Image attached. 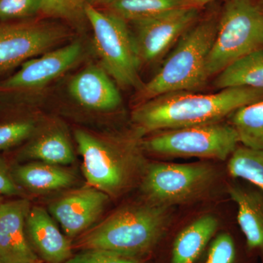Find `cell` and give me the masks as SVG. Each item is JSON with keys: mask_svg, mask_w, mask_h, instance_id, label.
Here are the masks:
<instances>
[{"mask_svg": "<svg viewBox=\"0 0 263 263\" xmlns=\"http://www.w3.org/2000/svg\"><path fill=\"white\" fill-rule=\"evenodd\" d=\"M72 136L87 184L117 197L141 182L147 165L144 136L136 128L116 130L76 126Z\"/></svg>", "mask_w": 263, "mask_h": 263, "instance_id": "6da1fadb", "label": "cell"}, {"mask_svg": "<svg viewBox=\"0 0 263 263\" xmlns=\"http://www.w3.org/2000/svg\"><path fill=\"white\" fill-rule=\"evenodd\" d=\"M263 100V89L230 88L213 94L166 93L134 105L133 127L143 136L164 129L220 122L238 108Z\"/></svg>", "mask_w": 263, "mask_h": 263, "instance_id": "7a4b0ae2", "label": "cell"}, {"mask_svg": "<svg viewBox=\"0 0 263 263\" xmlns=\"http://www.w3.org/2000/svg\"><path fill=\"white\" fill-rule=\"evenodd\" d=\"M170 221V208L145 200L127 205L77 237L72 249L110 251L141 259L163 238Z\"/></svg>", "mask_w": 263, "mask_h": 263, "instance_id": "3957f363", "label": "cell"}, {"mask_svg": "<svg viewBox=\"0 0 263 263\" xmlns=\"http://www.w3.org/2000/svg\"><path fill=\"white\" fill-rule=\"evenodd\" d=\"M79 36L65 46L24 62L0 81V105L45 110L58 85L89 60L90 42Z\"/></svg>", "mask_w": 263, "mask_h": 263, "instance_id": "277c9868", "label": "cell"}, {"mask_svg": "<svg viewBox=\"0 0 263 263\" xmlns=\"http://www.w3.org/2000/svg\"><path fill=\"white\" fill-rule=\"evenodd\" d=\"M219 19L209 17L184 32L155 76L137 91L135 105L179 91H194L208 79L206 62L217 32Z\"/></svg>", "mask_w": 263, "mask_h": 263, "instance_id": "5b68a950", "label": "cell"}, {"mask_svg": "<svg viewBox=\"0 0 263 263\" xmlns=\"http://www.w3.org/2000/svg\"><path fill=\"white\" fill-rule=\"evenodd\" d=\"M86 15L91 31L90 48L95 61L119 88L138 91L141 66L128 23L106 10L86 4Z\"/></svg>", "mask_w": 263, "mask_h": 263, "instance_id": "8992f818", "label": "cell"}, {"mask_svg": "<svg viewBox=\"0 0 263 263\" xmlns=\"http://www.w3.org/2000/svg\"><path fill=\"white\" fill-rule=\"evenodd\" d=\"M119 87L94 60H86L60 82L48 100L58 115L107 117L122 108Z\"/></svg>", "mask_w": 263, "mask_h": 263, "instance_id": "52a82bcc", "label": "cell"}, {"mask_svg": "<svg viewBox=\"0 0 263 263\" xmlns=\"http://www.w3.org/2000/svg\"><path fill=\"white\" fill-rule=\"evenodd\" d=\"M263 49V8L252 0H230L219 19L206 62L208 79L238 59Z\"/></svg>", "mask_w": 263, "mask_h": 263, "instance_id": "ba28073f", "label": "cell"}, {"mask_svg": "<svg viewBox=\"0 0 263 263\" xmlns=\"http://www.w3.org/2000/svg\"><path fill=\"white\" fill-rule=\"evenodd\" d=\"M216 176L210 164L152 162L147 164L139 185L145 201L171 208L203 196Z\"/></svg>", "mask_w": 263, "mask_h": 263, "instance_id": "9c48e42d", "label": "cell"}, {"mask_svg": "<svg viewBox=\"0 0 263 263\" xmlns=\"http://www.w3.org/2000/svg\"><path fill=\"white\" fill-rule=\"evenodd\" d=\"M79 36L67 24L41 16L0 22V74L65 46Z\"/></svg>", "mask_w": 263, "mask_h": 263, "instance_id": "30bf717a", "label": "cell"}, {"mask_svg": "<svg viewBox=\"0 0 263 263\" xmlns=\"http://www.w3.org/2000/svg\"><path fill=\"white\" fill-rule=\"evenodd\" d=\"M234 128L220 122L164 129L145 136V152L156 156L226 160L238 146Z\"/></svg>", "mask_w": 263, "mask_h": 263, "instance_id": "8fae6325", "label": "cell"}, {"mask_svg": "<svg viewBox=\"0 0 263 263\" xmlns=\"http://www.w3.org/2000/svg\"><path fill=\"white\" fill-rule=\"evenodd\" d=\"M198 15V7L187 5L131 22L141 67L154 65L162 60L170 48L197 22Z\"/></svg>", "mask_w": 263, "mask_h": 263, "instance_id": "7c38bea8", "label": "cell"}, {"mask_svg": "<svg viewBox=\"0 0 263 263\" xmlns=\"http://www.w3.org/2000/svg\"><path fill=\"white\" fill-rule=\"evenodd\" d=\"M72 138L63 117L45 110L32 136L19 148L15 159L19 163L32 161L61 166L73 163Z\"/></svg>", "mask_w": 263, "mask_h": 263, "instance_id": "4fadbf2b", "label": "cell"}, {"mask_svg": "<svg viewBox=\"0 0 263 263\" xmlns=\"http://www.w3.org/2000/svg\"><path fill=\"white\" fill-rule=\"evenodd\" d=\"M110 197L86 185L70 190L51 202L48 212L59 222L66 236L76 238L89 230L103 214Z\"/></svg>", "mask_w": 263, "mask_h": 263, "instance_id": "5bb4252c", "label": "cell"}, {"mask_svg": "<svg viewBox=\"0 0 263 263\" xmlns=\"http://www.w3.org/2000/svg\"><path fill=\"white\" fill-rule=\"evenodd\" d=\"M32 205L27 197L5 201L0 207V260L32 263L39 259L29 245L26 219Z\"/></svg>", "mask_w": 263, "mask_h": 263, "instance_id": "9a60e30c", "label": "cell"}, {"mask_svg": "<svg viewBox=\"0 0 263 263\" xmlns=\"http://www.w3.org/2000/svg\"><path fill=\"white\" fill-rule=\"evenodd\" d=\"M26 233L29 245L42 260L64 263L72 257V243L43 207H31L26 219Z\"/></svg>", "mask_w": 263, "mask_h": 263, "instance_id": "2e32d148", "label": "cell"}, {"mask_svg": "<svg viewBox=\"0 0 263 263\" xmlns=\"http://www.w3.org/2000/svg\"><path fill=\"white\" fill-rule=\"evenodd\" d=\"M15 182L24 192L47 194L73 186L75 175L63 166L46 162H22L11 166Z\"/></svg>", "mask_w": 263, "mask_h": 263, "instance_id": "e0dca14e", "label": "cell"}, {"mask_svg": "<svg viewBox=\"0 0 263 263\" xmlns=\"http://www.w3.org/2000/svg\"><path fill=\"white\" fill-rule=\"evenodd\" d=\"M228 193L238 208L237 220L247 249L263 257V191L233 184Z\"/></svg>", "mask_w": 263, "mask_h": 263, "instance_id": "ac0fdd59", "label": "cell"}, {"mask_svg": "<svg viewBox=\"0 0 263 263\" xmlns=\"http://www.w3.org/2000/svg\"><path fill=\"white\" fill-rule=\"evenodd\" d=\"M219 227L215 216L206 214L193 221L178 234L173 245L171 263H195Z\"/></svg>", "mask_w": 263, "mask_h": 263, "instance_id": "d6986e66", "label": "cell"}, {"mask_svg": "<svg viewBox=\"0 0 263 263\" xmlns=\"http://www.w3.org/2000/svg\"><path fill=\"white\" fill-rule=\"evenodd\" d=\"M45 110L0 105V151L21 146L37 128Z\"/></svg>", "mask_w": 263, "mask_h": 263, "instance_id": "ffe728a7", "label": "cell"}, {"mask_svg": "<svg viewBox=\"0 0 263 263\" xmlns=\"http://www.w3.org/2000/svg\"><path fill=\"white\" fill-rule=\"evenodd\" d=\"M214 86L263 89V49L252 52L230 64L216 75Z\"/></svg>", "mask_w": 263, "mask_h": 263, "instance_id": "44dd1931", "label": "cell"}, {"mask_svg": "<svg viewBox=\"0 0 263 263\" xmlns=\"http://www.w3.org/2000/svg\"><path fill=\"white\" fill-rule=\"evenodd\" d=\"M229 117L242 146L263 151V100L241 107Z\"/></svg>", "mask_w": 263, "mask_h": 263, "instance_id": "7402d4cb", "label": "cell"}, {"mask_svg": "<svg viewBox=\"0 0 263 263\" xmlns=\"http://www.w3.org/2000/svg\"><path fill=\"white\" fill-rule=\"evenodd\" d=\"M187 5L189 0H114L105 10L131 23Z\"/></svg>", "mask_w": 263, "mask_h": 263, "instance_id": "603a6c76", "label": "cell"}, {"mask_svg": "<svg viewBox=\"0 0 263 263\" xmlns=\"http://www.w3.org/2000/svg\"><path fill=\"white\" fill-rule=\"evenodd\" d=\"M86 4V0H41L39 16L63 22L84 37L89 29Z\"/></svg>", "mask_w": 263, "mask_h": 263, "instance_id": "cb8c5ba5", "label": "cell"}, {"mask_svg": "<svg viewBox=\"0 0 263 263\" xmlns=\"http://www.w3.org/2000/svg\"><path fill=\"white\" fill-rule=\"evenodd\" d=\"M228 170L235 179L246 180L263 191V151L237 147L230 157Z\"/></svg>", "mask_w": 263, "mask_h": 263, "instance_id": "d4e9b609", "label": "cell"}, {"mask_svg": "<svg viewBox=\"0 0 263 263\" xmlns=\"http://www.w3.org/2000/svg\"><path fill=\"white\" fill-rule=\"evenodd\" d=\"M41 5V0H0V22L34 18Z\"/></svg>", "mask_w": 263, "mask_h": 263, "instance_id": "484cf974", "label": "cell"}, {"mask_svg": "<svg viewBox=\"0 0 263 263\" xmlns=\"http://www.w3.org/2000/svg\"><path fill=\"white\" fill-rule=\"evenodd\" d=\"M238 250L234 238L228 233H220L213 240L204 263H237Z\"/></svg>", "mask_w": 263, "mask_h": 263, "instance_id": "4316f807", "label": "cell"}, {"mask_svg": "<svg viewBox=\"0 0 263 263\" xmlns=\"http://www.w3.org/2000/svg\"><path fill=\"white\" fill-rule=\"evenodd\" d=\"M0 195L4 197H25V192L15 182L11 166L0 154Z\"/></svg>", "mask_w": 263, "mask_h": 263, "instance_id": "83f0119b", "label": "cell"}, {"mask_svg": "<svg viewBox=\"0 0 263 263\" xmlns=\"http://www.w3.org/2000/svg\"><path fill=\"white\" fill-rule=\"evenodd\" d=\"M91 263H143L141 259L105 250L83 251Z\"/></svg>", "mask_w": 263, "mask_h": 263, "instance_id": "f1b7e54d", "label": "cell"}, {"mask_svg": "<svg viewBox=\"0 0 263 263\" xmlns=\"http://www.w3.org/2000/svg\"><path fill=\"white\" fill-rule=\"evenodd\" d=\"M64 263H91L84 252H81L80 254L72 256L70 259H67Z\"/></svg>", "mask_w": 263, "mask_h": 263, "instance_id": "f546056e", "label": "cell"}, {"mask_svg": "<svg viewBox=\"0 0 263 263\" xmlns=\"http://www.w3.org/2000/svg\"><path fill=\"white\" fill-rule=\"evenodd\" d=\"M113 1L114 0H86L87 4L92 5V6L98 8H101L103 7L105 8Z\"/></svg>", "mask_w": 263, "mask_h": 263, "instance_id": "4dcf8cb0", "label": "cell"}, {"mask_svg": "<svg viewBox=\"0 0 263 263\" xmlns=\"http://www.w3.org/2000/svg\"><path fill=\"white\" fill-rule=\"evenodd\" d=\"M214 1H216V0H189V2L192 5L197 7L209 4V3H213Z\"/></svg>", "mask_w": 263, "mask_h": 263, "instance_id": "1f68e13d", "label": "cell"}, {"mask_svg": "<svg viewBox=\"0 0 263 263\" xmlns=\"http://www.w3.org/2000/svg\"><path fill=\"white\" fill-rule=\"evenodd\" d=\"M4 198V196H2V195H0V207H1L2 204L5 202Z\"/></svg>", "mask_w": 263, "mask_h": 263, "instance_id": "d6a6232c", "label": "cell"}, {"mask_svg": "<svg viewBox=\"0 0 263 263\" xmlns=\"http://www.w3.org/2000/svg\"><path fill=\"white\" fill-rule=\"evenodd\" d=\"M32 263H43L42 259H37V261H35V262H32Z\"/></svg>", "mask_w": 263, "mask_h": 263, "instance_id": "836d02e7", "label": "cell"}, {"mask_svg": "<svg viewBox=\"0 0 263 263\" xmlns=\"http://www.w3.org/2000/svg\"><path fill=\"white\" fill-rule=\"evenodd\" d=\"M0 263H3V262H2V261H1V260H0Z\"/></svg>", "mask_w": 263, "mask_h": 263, "instance_id": "e575fe53", "label": "cell"}]
</instances>
